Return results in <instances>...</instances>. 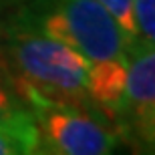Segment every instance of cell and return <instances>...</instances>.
Returning a JSON list of instances; mask_svg holds the SVG:
<instances>
[{"label":"cell","mask_w":155,"mask_h":155,"mask_svg":"<svg viewBox=\"0 0 155 155\" xmlns=\"http://www.w3.org/2000/svg\"><path fill=\"white\" fill-rule=\"evenodd\" d=\"M26 12L42 32L73 46L89 63L125 58L133 45L97 0H36Z\"/></svg>","instance_id":"cell-2"},{"label":"cell","mask_w":155,"mask_h":155,"mask_svg":"<svg viewBox=\"0 0 155 155\" xmlns=\"http://www.w3.org/2000/svg\"><path fill=\"white\" fill-rule=\"evenodd\" d=\"M0 64H2V54H0ZM2 67H4V64H2Z\"/></svg>","instance_id":"cell-10"},{"label":"cell","mask_w":155,"mask_h":155,"mask_svg":"<svg viewBox=\"0 0 155 155\" xmlns=\"http://www.w3.org/2000/svg\"><path fill=\"white\" fill-rule=\"evenodd\" d=\"M0 54L4 69H10L14 91L28 109L40 101L93 105L87 97L91 63L67 42L42 32L26 10L4 30Z\"/></svg>","instance_id":"cell-1"},{"label":"cell","mask_w":155,"mask_h":155,"mask_svg":"<svg viewBox=\"0 0 155 155\" xmlns=\"http://www.w3.org/2000/svg\"><path fill=\"white\" fill-rule=\"evenodd\" d=\"M109 10V14L117 20L123 32L131 42H137V26H135V16H133V0H97Z\"/></svg>","instance_id":"cell-7"},{"label":"cell","mask_w":155,"mask_h":155,"mask_svg":"<svg viewBox=\"0 0 155 155\" xmlns=\"http://www.w3.org/2000/svg\"><path fill=\"white\" fill-rule=\"evenodd\" d=\"M30 113L38 127L40 153L105 155L121 143L111 119L93 105L40 101Z\"/></svg>","instance_id":"cell-3"},{"label":"cell","mask_w":155,"mask_h":155,"mask_svg":"<svg viewBox=\"0 0 155 155\" xmlns=\"http://www.w3.org/2000/svg\"><path fill=\"white\" fill-rule=\"evenodd\" d=\"M24 109H28V107H26V105L20 101V97L16 95L10 79L8 81L0 79V123L6 121V119H10V117H14L16 113H20V111H24Z\"/></svg>","instance_id":"cell-9"},{"label":"cell","mask_w":155,"mask_h":155,"mask_svg":"<svg viewBox=\"0 0 155 155\" xmlns=\"http://www.w3.org/2000/svg\"><path fill=\"white\" fill-rule=\"evenodd\" d=\"M32 153H40L38 127L30 109H24L0 123V155Z\"/></svg>","instance_id":"cell-6"},{"label":"cell","mask_w":155,"mask_h":155,"mask_svg":"<svg viewBox=\"0 0 155 155\" xmlns=\"http://www.w3.org/2000/svg\"><path fill=\"white\" fill-rule=\"evenodd\" d=\"M113 125L121 141L155 153V45L141 38L129 46L125 91Z\"/></svg>","instance_id":"cell-4"},{"label":"cell","mask_w":155,"mask_h":155,"mask_svg":"<svg viewBox=\"0 0 155 155\" xmlns=\"http://www.w3.org/2000/svg\"><path fill=\"white\" fill-rule=\"evenodd\" d=\"M133 16L139 38L155 45V0H133Z\"/></svg>","instance_id":"cell-8"},{"label":"cell","mask_w":155,"mask_h":155,"mask_svg":"<svg viewBox=\"0 0 155 155\" xmlns=\"http://www.w3.org/2000/svg\"><path fill=\"white\" fill-rule=\"evenodd\" d=\"M127 63H129V54L125 58L91 63L89 67L87 97L93 103V107H97L105 117H109L111 123L115 121L121 99H123V91H125Z\"/></svg>","instance_id":"cell-5"}]
</instances>
